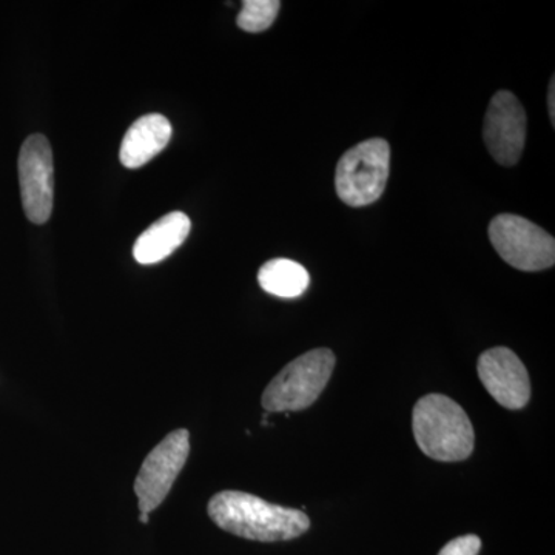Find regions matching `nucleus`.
<instances>
[{
	"instance_id": "nucleus-4",
	"label": "nucleus",
	"mask_w": 555,
	"mask_h": 555,
	"mask_svg": "<svg viewBox=\"0 0 555 555\" xmlns=\"http://www.w3.org/2000/svg\"><path fill=\"white\" fill-rule=\"evenodd\" d=\"M389 173V142L382 138L360 142L338 160L335 171L338 198L350 207L374 204L385 193Z\"/></svg>"
},
{
	"instance_id": "nucleus-8",
	"label": "nucleus",
	"mask_w": 555,
	"mask_h": 555,
	"mask_svg": "<svg viewBox=\"0 0 555 555\" xmlns=\"http://www.w3.org/2000/svg\"><path fill=\"white\" fill-rule=\"evenodd\" d=\"M483 139L492 158L502 166H516L526 142V113L511 91H496L485 116Z\"/></svg>"
},
{
	"instance_id": "nucleus-11",
	"label": "nucleus",
	"mask_w": 555,
	"mask_h": 555,
	"mask_svg": "<svg viewBox=\"0 0 555 555\" xmlns=\"http://www.w3.org/2000/svg\"><path fill=\"white\" fill-rule=\"evenodd\" d=\"M190 229L192 221L182 211H171L159 218L139 235L133 247L134 259L142 266L158 264L182 246L188 240Z\"/></svg>"
},
{
	"instance_id": "nucleus-2",
	"label": "nucleus",
	"mask_w": 555,
	"mask_h": 555,
	"mask_svg": "<svg viewBox=\"0 0 555 555\" xmlns=\"http://www.w3.org/2000/svg\"><path fill=\"white\" fill-rule=\"evenodd\" d=\"M412 433L423 454L437 462H463L476 444L469 416L459 403L441 393H429L416 401Z\"/></svg>"
},
{
	"instance_id": "nucleus-16",
	"label": "nucleus",
	"mask_w": 555,
	"mask_h": 555,
	"mask_svg": "<svg viewBox=\"0 0 555 555\" xmlns=\"http://www.w3.org/2000/svg\"><path fill=\"white\" fill-rule=\"evenodd\" d=\"M149 514H139V520H141V524L147 525L149 524Z\"/></svg>"
},
{
	"instance_id": "nucleus-5",
	"label": "nucleus",
	"mask_w": 555,
	"mask_h": 555,
	"mask_svg": "<svg viewBox=\"0 0 555 555\" xmlns=\"http://www.w3.org/2000/svg\"><path fill=\"white\" fill-rule=\"evenodd\" d=\"M489 238L507 264L524 272L551 269L555 241L550 233L518 215H496L489 224Z\"/></svg>"
},
{
	"instance_id": "nucleus-13",
	"label": "nucleus",
	"mask_w": 555,
	"mask_h": 555,
	"mask_svg": "<svg viewBox=\"0 0 555 555\" xmlns=\"http://www.w3.org/2000/svg\"><path fill=\"white\" fill-rule=\"evenodd\" d=\"M280 9L278 0H244L236 24L247 33L266 31L272 27Z\"/></svg>"
},
{
	"instance_id": "nucleus-3",
	"label": "nucleus",
	"mask_w": 555,
	"mask_h": 555,
	"mask_svg": "<svg viewBox=\"0 0 555 555\" xmlns=\"http://www.w3.org/2000/svg\"><path fill=\"white\" fill-rule=\"evenodd\" d=\"M337 358L331 349H313L288 363L270 382L261 404L268 412H298L312 406L326 389Z\"/></svg>"
},
{
	"instance_id": "nucleus-7",
	"label": "nucleus",
	"mask_w": 555,
	"mask_h": 555,
	"mask_svg": "<svg viewBox=\"0 0 555 555\" xmlns=\"http://www.w3.org/2000/svg\"><path fill=\"white\" fill-rule=\"evenodd\" d=\"M20 184L25 215L35 224L49 221L53 211L54 167L49 139L31 134L20 153Z\"/></svg>"
},
{
	"instance_id": "nucleus-12",
	"label": "nucleus",
	"mask_w": 555,
	"mask_h": 555,
	"mask_svg": "<svg viewBox=\"0 0 555 555\" xmlns=\"http://www.w3.org/2000/svg\"><path fill=\"white\" fill-rule=\"evenodd\" d=\"M258 283L262 291L275 297L298 298L308 291L310 276L299 262L276 258L259 269Z\"/></svg>"
},
{
	"instance_id": "nucleus-6",
	"label": "nucleus",
	"mask_w": 555,
	"mask_h": 555,
	"mask_svg": "<svg viewBox=\"0 0 555 555\" xmlns=\"http://www.w3.org/2000/svg\"><path fill=\"white\" fill-rule=\"evenodd\" d=\"M190 454V434L178 429L153 449L142 463L134 492L141 514H152L169 495Z\"/></svg>"
},
{
	"instance_id": "nucleus-9",
	"label": "nucleus",
	"mask_w": 555,
	"mask_h": 555,
	"mask_svg": "<svg viewBox=\"0 0 555 555\" xmlns=\"http://www.w3.org/2000/svg\"><path fill=\"white\" fill-rule=\"evenodd\" d=\"M478 377L500 406L518 411L531 398V382L520 358L507 347H494L478 358Z\"/></svg>"
},
{
	"instance_id": "nucleus-14",
	"label": "nucleus",
	"mask_w": 555,
	"mask_h": 555,
	"mask_svg": "<svg viewBox=\"0 0 555 555\" xmlns=\"http://www.w3.org/2000/svg\"><path fill=\"white\" fill-rule=\"evenodd\" d=\"M481 550V540L477 535L456 537L451 540L438 555H478Z\"/></svg>"
},
{
	"instance_id": "nucleus-10",
	"label": "nucleus",
	"mask_w": 555,
	"mask_h": 555,
	"mask_svg": "<svg viewBox=\"0 0 555 555\" xmlns=\"http://www.w3.org/2000/svg\"><path fill=\"white\" fill-rule=\"evenodd\" d=\"M171 138V124L166 116L153 113L139 118L127 130L120 144V164L127 169H139L167 147Z\"/></svg>"
},
{
	"instance_id": "nucleus-15",
	"label": "nucleus",
	"mask_w": 555,
	"mask_h": 555,
	"mask_svg": "<svg viewBox=\"0 0 555 555\" xmlns=\"http://www.w3.org/2000/svg\"><path fill=\"white\" fill-rule=\"evenodd\" d=\"M555 79H551L550 90H547V112H550L551 122L555 126Z\"/></svg>"
},
{
	"instance_id": "nucleus-1",
	"label": "nucleus",
	"mask_w": 555,
	"mask_h": 555,
	"mask_svg": "<svg viewBox=\"0 0 555 555\" xmlns=\"http://www.w3.org/2000/svg\"><path fill=\"white\" fill-rule=\"evenodd\" d=\"M207 513L222 531L254 542H286L310 528V518L302 511L272 505L241 491L218 492L208 502Z\"/></svg>"
}]
</instances>
